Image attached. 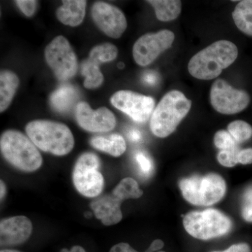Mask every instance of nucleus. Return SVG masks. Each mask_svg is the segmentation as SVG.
I'll return each instance as SVG.
<instances>
[{
  "label": "nucleus",
  "instance_id": "1",
  "mask_svg": "<svg viewBox=\"0 0 252 252\" xmlns=\"http://www.w3.org/2000/svg\"><path fill=\"white\" fill-rule=\"evenodd\" d=\"M238 56V48L231 41H215L192 57L188 64L189 72L200 80H212L231 65Z\"/></svg>",
  "mask_w": 252,
  "mask_h": 252
},
{
  "label": "nucleus",
  "instance_id": "2",
  "mask_svg": "<svg viewBox=\"0 0 252 252\" xmlns=\"http://www.w3.org/2000/svg\"><path fill=\"white\" fill-rule=\"evenodd\" d=\"M26 133L38 148L56 156H64L72 150L74 138L69 127L61 123L36 120L28 123Z\"/></svg>",
  "mask_w": 252,
  "mask_h": 252
},
{
  "label": "nucleus",
  "instance_id": "3",
  "mask_svg": "<svg viewBox=\"0 0 252 252\" xmlns=\"http://www.w3.org/2000/svg\"><path fill=\"white\" fill-rule=\"evenodd\" d=\"M192 102L183 93L172 91L163 96L151 118L150 127L154 135L166 137L171 135L188 114Z\"/></svg>",
  "mask_w": 252,
  "mask_h": 252
},
{
  "label": "nucleus",
  "instance_id": "4",
  "mask_svg": "<svg viewBox=\"0 0 252 252\" xmlns=\"http://www.w3.org/2000/svg\"><path fill=\"white\" fill-rule=\"evenodd\" d=\"M0 148L4 158L23 171H35L42 165V157L36 146L19 131L9 130L3 132Z\"/></svg>",
  "mask_w": 252,
  "mask_h": 252
},
{
  "label": "nucleus",
  "instance_id": "5",
  "mask_svg": "<svg viewBox=\"0 0 252 252\" xmlns=\"http://www.w3.org/2000/svg\"><path fill=\"white\" fill-rule=\"evenodd\" d=\"M184 198L195 205L210 206L220 201L226 190L225 181L217 174L193 176L180 181Z\"/></svg>",
  "mask_w": 252,
  "mask_h": 252
},
{
  "label": "nucleus",
  "instance_id": "6",
  "mask_svg": "<svg viewBox=\"0 0 252 252\" xmlns=\"http://www.w3.org/2000/svg\"><path fill=\"white\" fill-rule=\"evenodd\" d=\"M183 223L189 235L203 240L227 234L232 225L228 217L214 209L189 212L184 218Z\"/></svg>",
  "mask_w": 252,
  "mask_h": 252
},
{
  "label": "nucleus",
  "instance_id": "7",
  "mask_svg": "<svg viewBox=\"0 0 252 252\" xmlns=\"http://www.w3.org/2000/svg\"><path fill=\"white\" fill-rule=\"evenodd\" d=\"M99 167L100 160L94 153L83 154L78 158L73 171V182L81 195L94 198L102 191L104 177Z\"/></svg>",
  "mask_w": 252,
  "mask_h": 252
},
{
  "label": "nucleus",
  "instance_id": "8",
  "mask_svg": "<svg viewBox=\"0 0 252 252\" xmlns=\"http://www.w3.org/2000/svg\"><path fill=\"white\" fill-rule=\"evenodd\" d=\"M45 58L49 67L60 80H68L77 72V56L64 36H56L48 44Z\"/></svg>",
  "mask_w": 252,
  "mask_h": 252
},
{
  "label": "nucleus",
  "instance_id": "9",
  "mask_svg": "<svg viewBox=\"0 0 252 252\" xmlns=\"http://www.w3.org/2000/svg\"><path fill=\"white\" fill-rule=\"evenodd\" d=\"M210 102L220 114H235L248 107L250 97L246 91L235 89L223 79H217L210 90Z\"/></svg>",
  "mask_w": 252,
  "mask_h": 252
},
{
  "label": "nucleus",
  "instance_id": "10",
  "mask_svg": "<svg viewBox=\"0 0 252 252\" xmlns=\"http://www.w3.org/2000/svg\"><path fill=\"white\" fill-rule=\"evenodd\" d=\"M175 34L168 30L144 34L137 39L132 49V55L139 65H149L164 51L171 47Z\"/></svg>",
  "mask_w": 252,
  "mask_h": 252
},
{
  "label": "nucleus",
  "instance_id": "11",
  "mask_svg": "<svg viewBox=\"0 0 252 252\" xmlns=\"http://www.w3.org/2000/svg\"><path fill=\"white\" fill-rule=\"evenodd\" d=\"M110 101L114 107L138 123L147 122L155 107L153 97L130 91H118L113 94Z\"/></svg>",
  "mask_w": 252,
  "mask_h": 252
},
{
  "label": "nucleus",
  "instance_id": "12",
  "mask_svg": "<svg viewBox=\"0 0 252 252\" xmlns=\"http://www.w3.org/2000/svg\"><path fill=\"white\" fill-rule=\"evenodd\" d=\"M91 14L99 29L113 39L121 37L127 28L125 15L114 5L97 1L93 5Z\"/></svg>",
  "mask_w": 252,
  "mask_h": 252
},
{
  "label": "nucleus",
  "instance_id": "13",
  "mask_svg": "<svg viewBox=\"0 0 252 252\" xmlns=\"http://www.w3.org/2000/svg\"><path fill=\"white\" fill-rule=\"evenodd\" d=\"M75 117L80 127L89 132H109L117 124L115 116L109 109L100 107L94 110L85 102H79L76 106Z\"/></svg>",
  "mask_w": 252,
  "mask_h": 252
},
{
  "label": "nucleus",
  "instance_id": "14",
  "mask_svg": "<svg viewBox=\"0 0 252 252\" xmlns=\"http://www.w3.org/2000/svg\"><path fill=\"white\" fill-rule=\"evenodd\" d=\"M32 224L28 217L16 216L4 219L0 223L1 245H16L24 243L31 236Z\"/></svg>",
  "mask_w": 252,
  "mask_h": 252
},
{
  "label": "nucleus",
  "instance_id": "15",
  "mask_svg": "<svg viewBox=\"0 0 252 252\" xmlns=\"http://www.w3.org/2000/svg\"><path fill=\"white\" fill-rule=\"evenodd\" d=\"M122 200L114 195H105L91 204L96 218L102 220L105 225L117 224L122 220L121 204Z\"/></svg>",
  "mask_w": 252,
  "mask_h": 252
},
{
  "label": "nucleus",
  "instance_id": "16",
  "mask_svg": "<svg viewBox=\"0 0 252 252\" xmlns=\"http://www.w3.org/2000/svg\"><path fill=\"white\" fill-rule=\"evenodd\" d=\"M87 2L84 0H65L56 11L58 19L66 26L76 27L84 21Z\"/></svg>",
  "mask_w": 252,
  "mask_h": 252
},
{
  "label": "nucleus",
  "instance_id": "17",
  "mask_svg": "<svg viewBox=\"0 0 252 252\" xmlns=\"http://www.w3.org/2000/svg\"><path fill=\"white\" fill-rule=\"evenodd\" d=\"M77 89L70 84H63L51 94L50 102L56 112L66 113L70 111L79 99Z\"/></svg>",
  "mask_w": 252,
  "mask_h": 252
},
{
  "label": "nucleus",
  "instance_id": "18",
  "mask_svg": "<svg viewBox=\"0 0 252 252\" xmlns=\"http://www.w3.org/2000/svg\"><path fill=\"white\" fill-rule=\"evenodd\" d=\"M91 144L94 148L114 157H120L126 149V141L119 134L94 137L91 140Z\"/></svg>",
  "mask_w": 252,
  "mask_h": 252
},
{
  "label": "nucleus",
  "instance_id": "19",
  "mask_svg": "<svg viewBox=\"0 0 252 252\" xmlns=\"http://www.w3.org/2000/svg\"><path fill=\"white\" fill-rule=\"evenodd\" d=\"M19 79L14 72L1 70L0 73V112L9 107L19 86Z\"/></svg>",
  "mask_w": 252,
  "mask_h": 252
},
{
  "label": "nucleus",
  "instance_id": "20",
  "mask_svg": "<svg viewBox=\"0 0 252 252\" xmlns=\"http://www.w3.org/2000/svg\"><path fill=\"white\" fill-rule=\"evenodd\" d=\"M158 19L163 22L173 21L180 16L182 2L178 0H149Z\"/></svg>",
  "mask_w": 252,
  "mask_h": 252
},
{
  "label": "nucleus",
  "instance_id": "21",
  "mask_svg": "<svg viewBox=\"0 0 252 252\" xmlns=\"http://www.w3.org/2000/svg\"><path fill=\"white\" fill-rule=\"evenodd\" d=\"M233 18L240 31L252 36V0L240 1L235 6Z\"/></svg>",
  "mask_w": 252,
  "mask_h": 252
},
{
  "label": "nucleus",
  "instance_id": "22",
  "mask_svg": "<svg viewBox=\"0 0 252 252\" xmlns=\"http://www.w3.org/2000/svg\"><path fill=\"white\" fill-rule=\"evenodd\" d=\"M81 73L85 77L84 86L88 89H97L102 85L104 76L99 69V64L88 59L82 63Z\"/></svg>",
  "mask_w": 252,
  "mask_h": 252
},
{
  "label": "nucleus",
  "instance_id": "23",
  "mask_svg": "<svg viewBox=\"0 0 252 252\" xmlns=\"http://www.w3.org/2000/svg\"><path fill=\"white\" fill-rule=\"evenodd\" d=\"M112 193L124 201L127 199L140 198L143 192L139 188L138 184L134 179L127 177L121 181L113 190Z\"/></svg>",
  "mask_w": 252,
  "mask_h": 252
},
{
  "label": "nucleus",
  "instance_id": "24",
  "mask_svg": "<svg viewBox=\"0 0 252 252\" xmlns=\"http://www.w3.org/2000/svg\"><path fill=\"white\" fill-rule=\"evenodd\" d=\"M118 56L117 46L111 43H104L94 46L91 49L89 59L100 64L101 63L111 62Z\"/></svg>",
  "mask_w": 252,
  "mask_h": 252
},
{
  "label": "nucleus",
  "instance_id": "25",
  "mask_svg": "<svg viewBox=\"0 0 252 252\" xmlns=\"http://www.w3.org/2000/svg\"><path fill=\"white\" fill-rule=\"evenodd\" d=\"M228 132L237 143H242L252 137V127L248 123L238 120L228 126Z\"/></svg>",
  "mask_w": 252,
  "mask_h": 252
},
{
  "label": "nucleus",
  "instance_id": "26",
  "mask_svg": "<svg viewBox=\"0 0 252 252\" xmlns=\"http://www.w3.org/2000/svg\"><path fill=\"white\" fill-rule=\"evenodd\" d=\"M215 144L220 150H230L238 148V143L228 131L220 130L215 134Z\"/></svg>",
  "mask_w": 252,
  "mask_h": 252
},
{
  "label": "nucleus",
  "instance_id": "27",
  "mask_svg": "<svg viewBox=\"0 0 252 252\" xmlns=\"http://www.w3.org/2000/svg\"><path fill=\"white\" fill-rule=\"evenodd\" d=\"M240 149L235 148L230 150H220L217 159L225 167H233L238 163V154Z\"/></svg>",
  "mask_w": 252,
  "mask_h": 252
},
{
  "label": "nucleus",
  "instance_id": "28",
  "mask_svg": "<svg viewBox=\"0 0 252 252\" xmlns=\"http://www.w3.org/2000/svg\"><path fill=\"white\" fill-rule=\"evenodd\" d=\"M164 243L162 240H156L151 244L150 247L145 252H165L160 251L163 248ZM109 252H138L131 248L130 245L127 243H119L112 247Z\"/></svg>",
  "mask_w": 252,
  "mask_h": 252
},
{
  "label": "nucleus",
  "instance_id": "29",
  "mask_svg": "<svg viewBox=\"0 0 252 252\" xmlns=\"http://www.w3.org/2000/svg\"><path fill=\"white\" fill-rule=\"evenodd\" d=\"M18 8L28 17H31L36 12L38 2L34 0H17L15 1Z\"/></svg>",
  "mask_w": 252,
  "mask_h": 252
},
{
  "label": "nucleus",
  "instance_id": "30",
  "mask_svg": "<svg viewBox=\"0 0 252 252\" xmlns=\"http://www.w3.org/2000/svg\"><path fill=\"white\" fill-rule=\"evenodd\" d=\"M135 158L142 173L144 175H149L153 169L152 160L142 152H139L136 154Z\"/></svg>",
  "mask_w": 252,
  "mask_h": 252
},
{
  "label": "nucleus",
  "instance_id": "31",
  "mask_svg": "<svg viewBox=\"0 0 252 252\" xmlns=\"http://www.w3.org/2000/svg\"><path fill=\"white\" fill-rule=\"evenodd\" d=\"M238 162L244 164L252 163V149L249 148L240 150L238 154Z\"/></svg>",
  "mask_w": 252,
  "mask_h": 252
},
{
  "label": "nucleus",
  "instance_id": "32",
  "mask_svg": "<svg viewBox=\"0 0 252 252\" xmlns=\"http://www.w3.org/2000/svg\"><path fill=\"white\" fill-rule=\"evenodd\" d=\"M212 252H250V248L248 244L240 243L232 245L228 250L224 251H215Z\"/></svg>",
  "mask_w": 252,
  "mask_h": 252
},
{
  "label": "nucleus",
  "instance_id": "33",
  "mask_svg": "<svg viewBox=\"0 0 252 252\" xmlns=\"http://www.w3.org/2000/svg\"><path fill=\"white\" fill-rule=\"evenodd\" d=\"M158 79V77L157 73L152 72V71L144 73L143 77H142L144 83L150 86L155 85L157 83Z\"/></svg>",
  "mask_w": 252,
  "mask_h": 252
},
{
  "label": "nucleus",
  "instance_id": "34",
  "mask_svg": "<svg viewBox=\"0 0 252 252\" xmlns=\"http://www.w3.org/2000/svg\"><path fill=\"white\" fill-rule=\"evenodd\" d=\"M244 206L252 207V187L245 190L244 193Z\"/></svg>",
  "mask_w": 252,
  "mask_h": 252
},
{
  "label": "nucleus",
  "instance_id": "35",
  "mask_svg": "<svg viewBox=\"0 0 252 252\" xmlns=\"http://www.w3.org/2000/svg\"><path fill=\"white\" fill-rule=\"evenodd\" d=\"M142 135H141L140 131L136 130V129H132L128 133L129 140L132 142H137L141 140Z\"/></svg>",
  "mask_w": 252,
  "mask_h": 252
},
{
  "label": "nucleus",
  "instance_id": "36",
  "mask_svg": "<svg viewBox=\"0 0 252 252\" xmlns=\"http://www.w3.org/2000/svg\"><path fill=\"white\" fill-rule=\"evenodd\" d=\"M242 214H243V218L247 221L252 222V207L244 206L243 205Z\"/></svg>",
  "mask_w": 252,
  "mask_h": 252
},
{
  "label": "nucleus",
  "instance_id": "37",
  "mask_svg": "<svg viewBox=\"0 0 252 252\" xmlns=\"http://www.w3.org/2000/svg\"><path fill=\"white\" fill-rule=\"evenodd\" d=\"M61 252H86L84 249L81 248L80 246H74L70 250H68L67 249H63L61 250Z\"/></svg>",
  "mask_w": 252,
  "mask_h": 252
},
{
  "label": "nucleus",
  "instance_id": "38",
  "mask_svg": "<svg viewBox=\"0 0 252 252\" xmlns=\"http://www.w3.org/2000/svg\"><path fill=\"white\" fill-rule=\"evenodd\" d=\"M5 194H6V187L4 182L1 181V199L4 198Z\"/></svg>",
  "mask_w": 252,
  "mask_h": 252
},
{
  "label": "nucleus",
  "instance_id": "39",
  "mask_svg": "<svg viewBox=\"0 0 252 252\" xmlns=\"http://www.w3.org/2000/svg\"><path fill=\"white\" fill-rule=\"evenodd\" d=\"M0 252H21L16 251V250H1V251Z\"/></svg>",
  "mask_w": 252,
  "mask_h": 252
},
{
  "label": "nucleus",
  "instance_id": "40",
  "mask_svg": "<svg viewBox=\"0 0 252 252\" xmlns=\"http://www.w3.org/2000/svg\"><path fill=\"white\" fill-rule=\"evenodd\" d=\"M118 67L120 68V69H122V68L124 67V63H119V64H118Z\"/></svg>",
  "mask_w": 252,
  "mask_h": 252
}]
</instances>
